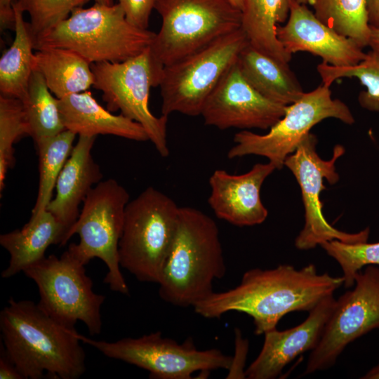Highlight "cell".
<instances>
[{
	"instance_id": "6",
	"label": "cell",
	"mask_w": 379,
	"mask_h": 379,
	"mask_svg": "<svg viewBox=\"0 0 379 379\" xmlns=\"http://www.w3.org/2000/svg\"><path fill=\"white\" fill-rule=\"evenodd\" d=\"M180 206L149 187L126 205L119 243L121 267L142 282L158 284L172 246Z\"/></svg>"
},
{
	"instance_id": "26",
	"label": "cell",
	"mask_w": 379,
	"mask_h": 379,
	"mask_svg": "<svg viewBox=\"0 0 379 379\" xmlns=\"http://www.w3.org/2000/svg\"><path fill=\"white\" fill-rule=\"evenodd\" d=\"M315 16L338 34L368 46L371 27L366 0H308Z\"/></svg>"
},
{
	"instance_id": "10",
	"label": "cell",
	"mask_w": 379,
	"mask_h": 379,
	"mask_svg": "<svg viewBox=\"0 0 379 379\" xmlns=\"http://www.w3.org/2000/svg\"><path fill=\"white\" fill-rule=\"evenodd\" d=\"M81 342L105 356L146 370L154 379H190L193 373L228 370L232 357L220 350H198L192 338L183 343L165 338L161 331L114 342L96 340L79 333Z\"/></svg>"
},
{
	"instance_id": "24",
	"label": "cell",
	"mask_w": 379,
	"mask_h": 379,
	"mask_svg": "<svg viewBox=\"0 0 379 379\" xmlns=\"http://www.w3.org/2000/svg\"><path fill=\"white\" fill-rule=\"evenodd\" d=\"M291 0H244L241 28L248 43L259 51L288 63L291 55L284 49L277 35L280 23L289 15Z\"/></svg>"
},
{
	"instance_id": "39",
	"label": "cell",
	"mask_w": 379,
	"mask_h": 379,
	"mask_svg": "<svg viewBox=\"0 0 379 379\" xmlns=\"http://www.w3.org/2000/svg\"><path fill=\"white\" fill-rule=\"evenodd\" d=\"M363 379H379V361L378 363L371 368L367 373L361 377Z\"/></svg>"
},
{
	"instance_id": "31",
	"label": "cell",
	"mask_w": 379,
	"mask_h": 379,
	"mask_svg": "<svg viewBox=\"0 0 379 379\" xmlns=\"http://www.w3.org/2000/svg\"><path fill=\"white\" fill-rule=\"evenodd\" d=\"M89 0H15L13 4L29 16V31L34 41L66 20L72 11Z\"/></svg>"
},
{
	"instance_id": "20",
	"label": "cell",
	"mask_w": 379,
	"mask_h": 379,
	"mask_svg": "<svg viewBox=\"0 0 379 379\" xmlns=\"http://www.w3.org/2000/svg\"><path fill=\"white\" fill-rule=\"evenodd\" d=\"M59 106L65 129L76 135H112L135 141L149 140L139 123L105 109L89 91L59 99Z\"/></svg>"
},
{
	"instance_id": "3",
	"label": "cell",
	"mask_w": 379,
	"mask_h": 379,
	"mask_svg": "<svg viewBox=\"0 0 379 379\" xmlns=\"http://www.w3.org/2000/svg\"><path fill=\"white\" fill-rule=\"evenodd\" d=\"M226 265L215 220L190 206L180 207L175 238L159 281L164 301L180 307H194L213 291Z\"/></svg>"
},
{
	"instance_id": "1",
	"label": "cell",
	"mask_w": 379,
	"mask_h": 379,
	"mask_svg": "<svg viewBox=\"0 0 379 379\" xmlns=\"http://www.w3.org/2000/svg\"><path fill=\"white\" fill-rule=\"evenodd\" d=\"M343 284V276L319 274L313 264L300 269L291 265L253 268L243 274L234 288L213 292L193 308L208 319L220 318L231 311L245 313L253 320L255 333L262 335L276 328L290 312H310Z\"/></svg>"
},
{
	"instance_id": "21",
	"label": "cell",
	"mask_w": 379,
	"mask_h": 379,
	"mask_svg": "<svg viewBox=\"0 0 379 379\" xmlns=\"http://www.w3.org/2000/svg\"><path fill=\"white\" fill-rule=\"evenodd\" d=\"M66 232L64 225L46 209L31 216L21 229L1 234L0 244L10 255L1 277H12L44 258L51 244L61 245Z\"/></svg>"
},
{
	"instance_id": "38",
	"label": "cell",
	"mask_w": 379,
	"mask_h": 379,
	"mask_svg": "<svg viewBox=\"0 0 379 379\" xmlns=\"http://www.w3.org/2000/svg\"><path fill=\"white\" fill-rule=\"evenodd\" d=\"M368 46H371L372 51L379 53V29L371 27Z\"/></svg>"
},
{
	"instance_id": "32",
	"label": "cell",
	"mask_w": 379,
	"mask_h": 379,
	"mask_svg": "<svg viewBox=\"0 0 379 379\" xmlns=\"http://www.w3.org/2000/svg\"><path fill=\"white\" fill-rule=\"evenodd\" d=\"M321 246L340 266L345 288L354 286L356 274L364 266L379 265V242L347 244L332 240Z\"/></svg>"
},
{
	"instance_id": "7",
	"label": "cell",
	"mask_w": 379,
	"mask_h": 379,
	"mask_svg": "<svg viewBox=\"0 0 379 379\" xmlns=\"http://www.w3.org/2000/svg\"><path fill=\"white\" fill-rule=\"evenodd\" d=\"M128 201V192L116 180H101L88 193L78 218L60 245L77 234L79 242L72 243L67 249L84 265L95 258L102 260L108 270L104 283L124 295H128L129 289L121 272L119 243Z\"/></svg>"
},
{
	"instance_id": "23",
	"label": "cell",
	"mask_w": 379,
	"mask_h": 379,
	"mask_svg": "<svg viewBox=\"0 0 379 379\" xmlns=\"http://www.w3.org/2000/svg\"><path fill=\"white\" fill-rule=\"evenodd\" d=\"M33 69L41 73L51 92L58 99L88 91L94 84L91 64L68 48L36 50Z\"/></svg>"
},
{
	"instance_id": "14",
	"label": "cell",
	"mask_w": 379,
	"mask_h": 379,
	"mask_svg": "<svg viewBox=\"0 0 379 379\" xmlns=\"http://www.w3.org/2000/svg\"><path fill=\"white\" fill-rule=\"evenodd\" d=\"M379 328V267L367 265L355 277L354 288L338 300L304 375L331 368L345 347Z\"/></svg>"
},
{
	"instance_id": "42",
	"label": "cell",
	"mask_w": 379,
	"mask_h": 379,
	"mask_svg": "<svg viewBox=\"0 0 379 379\" xmlns=\"http://www.w3.org/2000/svg\"><path fill=\"white\" fill-rule=\"evenodd\" d=\"M299 3L303 4H307L308 0H297Z\"/></svg>"
},
{
	"instance_id": "40",
	"label": "cell",
	"mask_w": 379,
	"mask_h": 379,
	"mask_svg": "<svg viewBox=\"0 0 379 379\" xmlns=\"http://www.w3.org/2000/svg\"><path fill=\"white\" fill-rule=\"evenodd\" d=\"M234 6L239 10H242L244 6V0H229Z\"/></svg>"
},
{
	"instance_id": "35",
	"label": "cell",
	"mask_w": 379,
	"mask_h": 379,
	"mask_svg": "<svg viewBox=\"0 0 379 379\" xmlns=\"http://www.w3.org/2000/svg\"><path fill=\"white\" fill-rule=\"evenodd\" d=\"M0 378L23 379L14 363L8 357L4 346L1 343L0 349Z\"/></svg>"
},
{
	"instance_id": "29",
	"label": "cell",
	"mask_w": 379,
	"mask_h": 379,
	"mask_svg": "<svg viewBox=\"0 0 379 379\" xmlns=\"http://www.w3.org/2000/svg\"><path fill=\"white\" fill-rule=\"evenodd\" d=\"M30 136L27 114L21 100L0 95V192L4 189L8 171L15 163L14 144Z\"/></svg>"
},
{
	"instance_id": "2",
	"label": "cell",
	"mask_w": 379,
	"mask_h": 379,
	"mask_svg": "<svg viewBox=\"0 0 379 379\" xmlns=\"http://www.w3.org/2000/svg\"><path fill=\"white\" fill-rule=\"evenodd\" d=\"M4 350L23 379H77L86 354L75 329L57 322L37 303L10 298L0 312Z\"/></svg>"
},
{
	"instance_id": "17",
	"label": "cell",
	"mask_w": 379,
	"mask_h": 379,
	"mask_svg": "<svg viewBox=\"0 0 379 379\" xmlns=\"http://www.w3.org/2000/svg\"><path fill=\"white\" fill-rule=\"evenodd\" d=\"M335 304L333 295L328 296L311 310L307 319L299 325L284 331L276 328L265 332L258 356L245 371L246 378H277L295 358L313 350L321 339Z\"/></svg>"
},
{
	"instance_id": "4",
	"label": "cell",
	"mask_w": 379,
	"mask_h": 379,
	"mask_svg": "<svg viewBox=\"0 0 379 379\" xmlns=\"http://www.w3.org/2000/svg\"><path fill=\"white\" fill-rule=\"evenodd\" d=\"M156 33L137 27L121 6L96 4L74 9L66 20L34 41V48L70 49L91 64L119 62L144 52Z\"/></svg>"
},
{
	"instance_id": "27",
	"label": "cell",
	"mask_w": 379,
	"mask_h": 379,
	"mask_svg": "<svg viewBox=\"0 0 379 379\" xmlns=\"http://www.w3.org/2000/svg\"><path fill=\"white\" fill-rule=\"evenodd\" d=\"M35 144L52 138L65 130L59 99L51 92L43 76L33 70L27 95L22 101Z\"/></svg>"
},
{
	"instance_id": "5",
	"label": "cell",
	"mask_w": 379,
	"mask_h": 379,
	"mask_svg": "<svg viewBox=\"0 0 379 379\" xmlns=\"http://www.w3.org/2000/svg\"><path fill=\"white\" fill-rule=\"evenodd\" d=\"M161 27L149 47L158 86L163 68L241 28V11L229 0H157Z\"/></svg>"
},
{
	"instance_id": "9",
	"label": "cell",
	"mask_w": 379,
	"mask_h": 379,
	"mask_svg": "<svg viewBox=\"0 0 379 379\" xmlns=\"http://www.w3.org/2000/svg\"><path fill=\"white\" fill-rule=\"evenodd\" d=\"M22 272L37 286V304L51 318L70 329L80 321L91 335L100 333L105 296L94 292L85 265L68 249L60 258L50 255Z\"/></svg>"
},
{
	"instance_id": "37",
	"label": "cell",
	"mask_w": 379,
	"mask_h": 379,
	"mask_svg": "<svg viewBox=\"0 0 379 379\" xmlns=\"http://www.w3.org/2000/svg\"><path fill=\"white\" fill-rule=\"evenodd\" d=\"M366 8L369 26L379 29V0H366Z\"/></svg>"
},
{
	"instance_id": "19",
	"label": "cell",
	"mask_w": 379,
	"mask_h": 379,
	"mask_svg": "<svg viewBox=\"0 0 379 379\" xmlns=\"http://www.w3.org/2000/svg\"><path fill=\"white\" fill-rule=\"evenodd\" d=\"M95 139L96 136L79 135L58 178L55 197L46 208L64 225L67 232L79 215V205L103 177L91 154Z\"/></svg>"
},
{
	"instance_id": "13",
	"label": "cell",
	"mask_w": 379,
	"mask_h": 379,
	"mask_svg": "<svg viewBox=\"0 0 379 379\" xmlns=\"http://www.w3.org/2000/svg\"><path fill=\"white\" fill-rule=\"evenodd\" d=\"M317 143L316 136L308 133L284 161V166L293 173L300 187L305 207V225L295 239V247L300 250H309L332 240L347 244L367 241L370 232L368 227L357 233H347L333 227L324 216L320 200L321 192L326 188L323 180L326 179L331 185L338 181L335 164L345 153V148L336 145L332 158L326 161L318 155Z\"/></svg>"
},
{
	"instance_id": "18",
	"label": "cell",
	"mask_w": 379,
	"mask_h": 379,
	"mask_svg": "<svg viewBox=\"0 0 379 379\" xmlns=\"http://www.w3.org/2000/svg\"><path fill=\"white\" fill-rule=\"evenodd\" d=\"M275 169L268 162L256 164L249 171L240 175L215 170L209 178L211 192L208 199L215 215L239 227L262 223L268 211L261 201L260 188Z\"/></svg>"
},
{
	"instance_id": "30",
	"label": "cell",
	"mask_w": 379,
	"mask_h": 379,
	"mask_svg": "<svg viewBox=\"0 0 379 379\" xmlns=\"http://www.w3.org/2000/svg\"><path fill=\"white\" fill-rule=\"evenodd\" d=\"M323 84L330 86L336 79L356 77L366 87L367 91L359 96L360 105L371 111L379 112V53L371 51L365 58L355 65L335 67L325 62L317 66Z\"/></svg>"
},
{
	"instance_id": "28",
	"label": "cell",
	"mask_w": 379,
	"mask_h": 379,
	"mask_svg": "<svg viewBox=\"0 0 379 379\" xmlns=\"http://www.w3.org/2000/svg\"><path fill=\"white\" fill-rule=\"evenodd\" d=\"M76 134L64 130L36 144L39 155V182L36 199L31 216L45 211L53 199L58 178L74 147Z\"/></svg>"
},
{
	"instance_id": "25",
	"label": "cell",
	"mask_w": 379,
	"mask_h": 379,
	"mask_svg": "<svg viewBox=\"0 0 379 379\" xmlns=\"http://www.w3.org/2000/svg\"><path fill=\"white\" fill-rule=\"evenodd\" d=\"M15 36L0 59L1 95L24 101L33 72L34 39L23 12L13 2Z\"/></svg>"
},
{
	"instance_id": "41",
	"label": "cell",
	"mask_w": 379,
	"mask_h": 379,
	"mask_svg": "<svg viewBox=\"0 0 379 379\" xmlns=\"http://www.w3.org/2000/svg\"><path fill=\"white\" fill-rule=\"evenodd\" d=\"M95 3L107 6L113 5V0H93Z\"/></svg>"
},
{
	"instance_id": "22",
	"label": "cell",
	"mask_w": 379,
	"mask_h": 379,
	"mask_svg": "<svg viewBox=\"0 0 379 379\" xmlns=\"http://www.w3.org/2000/svg\"><path fill=\"white\" fill-rule=\"evenodd\" d=\"M237 62L246 81L272 102L288 106L304 94L287 63L259 51L249 43L239 54Z\"/></svg>"
},
{
	"instance_id": "8",
	"label": "cell",
	"mask_w": 379,
	"mask_h": 379,
	"mask_svg": "<svg viewBox=\"0 0 379 379\" xmlns=\"http://www.w3.org/2000/svg\"><path fill=\"white\" fill-rule=\"evenodd\" d=\"M248 40L241 28L163 68L161 114L201 115L203 107Z\"/></svg>"
},
{
	"instance_id": "11",
	"label": "cell",
	"mask_w": 379,
	"mask_h": 379,
	"mask_svg": "<svg viewBox=\"0 0 379 379\" xmlns=\"http://www.w3.org/2000/svg\"><path fill=\"white\" fill-rule=\"evenodd\" d=\"M327 118L347 124L354 122L349 107L339 99H333L330 86L323 84L286 106L284 115L267 133L260 135L248 130L236 133L233 138L235 145L229 149L227 157L261 156L276 169H281L286 157L295 151L310 129Z\"/></svg>"
},
{
	"instance_id": "16",
	"label": "cell",
	"mask_w": 379,
	"mask_h": 379,
	"mask_svg": "<svg viewBox=\"0 0 379 379\" xmlns=\"http://www.w3.org/2000/svg\"><path fill=\"white\" fill-rule=\"evenodd\" d=\"M277 35L288 55L308 52L335 67L355 65L366 55L354 41L323 23L307 4L297 0L291 1L288 18L278 25Z\"/></svg>"
},
{
	"instance_id": "36",
	"label": "cell",
	"mask_w": 379,
	"mask_h": 379,
	"mask_svg": "<svg viewBox=\"0 0 379 379\" xmlns=\"http://www.w3.org/2000/svg\"><path fill=\"white\" fill-rule=\"evenodd\" d=\"M15 0H0V24L1 29H14L15 16L13 2Z\"/></svg>"
},
{
	"instance_id": "33",
	"label": "cell",
	"mask_w": 379,
	"mask_h": 379,
	"mask_svg": "<svg viewBox=\"0 0 379 379\" xmlns=\"http://www.w3.org/2000/svg\"><path fill=\"white\" fill-rule=\"evenodd\" d=\"M126 19L134 26L147 29L157 0H117Z\"/></svg>"
},
{
	"instance_id": "15",
	"label": "cell",
	"mask_w": 379,
	"mask_h": 379,
	"mask_svg": "<svg viewBox=\"0 0 379 379\" xmlns=\"http://www.w3.org/2000/svg\"><path fill=\"white\" fill-rule=\"evenodd\" d=\"M286 107L258 93L244 77L236 62L207 98L201 116L206 125L221 130H265L284 115Z\"/></svg>"
},
{
	"instance_id": "12",
	"label": "cell",
	"mask_w": 379,
	"mask_h": 379,
	"mask_svg": "<svg viewBox=\"0 0 379 379\" xmlns=\"http://www.w3.org/2000/svg\"><path fill=\"white\" fill-rule=\"evenodd\" d=\"M91 69L93 87L102 91L107 109L139 123L160 156L168 157V117H156L149 108L150 88L158 86L149 48L123 62L93 63Z\"/></svg>"
},
{
	"instance_id": "34",
	"label": "cell",
	"mask_w": 379,
	"mask_h": 379,
	"mask_svg": "<svg viewBox=\"0 0 379 379\" xmlns=\"http://www.w3.org/2000/svg\"><path fill=\"white\" fill-rule=\"evenodd\" d=\"M235 333V357L232 358L227 378H246L244 366L248 343L242 338L240 331L236 330Z\"/></svg>"
}]
</instances>
